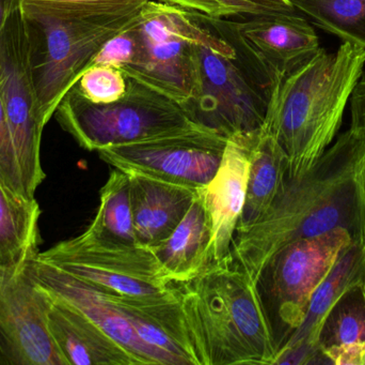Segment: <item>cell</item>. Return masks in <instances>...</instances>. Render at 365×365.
I'll return each instance as SVG.
<instances>
[{"instance_id":"cell-3","label":"cell","mask_w":365,"mask_h":365,"mask_svg":"<svg viewBox=\"0 0 365 365\" xmlns=\"http://www.w3.org/2000/svg\"><path fill=\"white\" fill-rule=\"evenodd\" d=\"M189 13L197 25L195 81L182 109L193 124L227 139L257 132L265 121L274 77L240 36L237 21Z\"/></svg>"},{"instance_id":"cell-34","label":"cell","mask_w":365,"mask_h":365,"mask_svg":"<svg viewBox=\"0 0 365 365\" xmlns=\"http://www.w3.org/2000/svg\"><path fill=\"white\" fill-rule=\"evenodd\" d=\"M364 184H365V175H364Z\"/></svg>"},{"instance_id":"cell-15","label":"cell","mask_w":365,"mask_h":365,"mask_svg":"<svg viewBox=\"0 0 365 365\" xmlns=\"http://www.w3.org/2000/svg\"><path fill=\"white\" fill-rule=\"evenodd\" d=\"M365 285V242L351 241L321 283L300 327L277 355L274 364H328L317 347L324 317L345 291Z\"/></svg>"},{"instance_id":"cell-10","label":"cell","mask_w":365,"mask_h":365,"mask_svg":"<svg viewBox=\"0 0 365 365\" xmlns=\"http://www.w3.org/2000/svg\"><path fill=\"white\" fill-rule=\"evenodd\" d=\"M227 139L202 126L98 149L101 160L128 175L201 189L218 171Z\"/></svg>"},{"instance_id":"cell-5","label":"cell","mask_w":365,"mask_h":365,"mask_svg":"<svg viewBox=\"0 0 365 365\" xmlns=\"http://www.w3.org/2000/svg\"><path fill=\"white\" fill-rule=\"evenodd\" d=\"M141 8L79 13L21 6L36 107L45 126L103 45L133 23Z\"/></svg>"},{"instance_id":"cell-27","label":"cell","mask_w":365,"mask_h":365,"mask_svg":"<svg viewBox=\"0 0 365 365\" xmlns=\"http://www.w3.org/2000/svg\"><path fill=\"white\" fill-rule=\"evenodd\" d=\"M148 0H19L23 6L79 13H105L143 6Z\"/></svg>"},{"instance_id":"cell-2","label":"cell","mask_w":365,"mask_h":365,"mask_svg":"<svg viewBox=\"0 0 365 365\" xmlns=\"http://www.w3.org/2000/svg\"><path fill=\"white\" fill-rule=\"evenodd\" d=\"M364 64V47L343 42L334 53L319 49L274 84L262 129L284 150L289 178L308 173L334 141Z\"/></svg>"},{"instance_id":"cell-7","label":"cell","mask_w":365,"mask_h":365,"mask_svg":"<svg viewBox=\"0 0 365 365\" xmlns=\"http://www.w3.org/2000/svg\"><path fill=\"white\" fill-rule=\"evenodd\" d=\"M343 229L287 244L269 259L257 289L274 334L277 355L300 327L317 287L351 244Z\"/></svg>"},{"instance_id":"cell-33","label":"cell","mask_w":365,"mask_h":365,"mask_svg":"<svg viewBox=\"0 0 365 365\" xmlns=\"http://www.w3.org/2000/svg\"><path fill=\"white\" fill-rule=\"evenodd\" d=\"M21 6L19 0H0V32L8 19L9 15Z\"/></svg>"},{"instance_id":"cell-30","label":"cell","mask_w":365,"mask_h":365,"mask_svg":"<svg viewBox=\"0 0 365 365\" xmlns=\"http://www.w3.org/2000/svg\"><path fill=\"white\" fill-rule=\"evenodd\" d=\"M328 364L365 365V342L349 343L323 351Z\"/></svg>"},{"instance_id":"cell-29","label":"cell","mask_w":365,"mask_h":365,"mask_svg":"<svg viewBox=\"0 0 365 365\" xmlns=\"http://www.w3.org/2000/svg\"><path fill=\"white\" fill-rule=\"evenodd\" d=\"M221 17L248 15L250 17L298 12L289 0H214Z\"/></svg>"},{"instance_id":"cell-19","label":"cell","mask_w":365,"mask_h":365,"mask_svg":"<svg viewBox=\"0 0 365 365\" xmlns=\"http://www.w3.org/2000/svg\"><path fill=\"white\" fill-rule=\"evenodd\" d=\"M212 222L201 189L177 229L152 249L171 282H188L203 272L210 261Z\"/></svg>"},{"instance_id":"cell-22","label":"cell","mask_w":365,"mask_h":365,"mask_svg":"<svg viewBox=\"0 0 365 365\" xmlns=\"http://www.w3.org/2000/svg\"><path fill=\"white\" fill-rule=\"evenodd\" d=\"M298 12L343 42L365 49V0H289Z\"/></svg>"},{"instance_id":"cell-1","label":"cell","mask_w":365,"mask_h":365,"mask_svg":"<svg viewBox=\"0 0 365 365\" xmlns=\"http://www.w3.org/2000/svg\"><path fill=\"white\" fill-rule=\"evenodd\" d=\"M365 134L347 130L304 175H287L267 211L236 234L233 263L257 284L266 264L281 249L302 238L334 229L365 242Z\"/></svg>"},{"instance_id":"cell-21","label":"cell","mask_w":365,"mask_h":365,"mask_svg":"<svg viewBox=\"0 0 365 365\" xmlns=\"http://www.w3.org/2000/svg\"><path fill=\"white\" fill-rule=\"evenodd\" d=\"M40 216L36 199L15 194L0 182V267L21 270L36 259Z\"/></svg>"},{"instance_id":"cell-25","label":"cell","mask_w":365,"mask_h":365,"mask_svg":"<svg viewBox=\"0 0 365 365\" xmlns=\"http://www.w3.org/2000/svg\"><path fill=\"white\" fill-rule=\"evenodd\" d=\"M74 86L91 102L110 103L125 94L128 76L115 66H94L87 69Z\"/></svg>"},{"instance_id":"cell-13","label":"cell","mask_w":365,"mask_h":365,"mask_svg":"<svg viewBox=\"0 0 365 365\" xmlns=\"http://www.w3.org/2000/svg\"><path fill=\"white\" fill-rule=\"evenodd\" d=\"M30 272L40 289L83 313L119 343L139 364L173 365L168 358L148 346L137 336L107 291L64 274L36 257L30 261Z\"/></svg>"},{"instance_id":"cell-18","label":"cell","mask_w":365,"mask_h":365,"mask_svg":"<svg viewBox=\"0 0 365 365\" xmlns=\"http://www.w3.org/2000/svg\"><path fill=\"white\" fill-rule=\"evenodd\" d=\"M137 244L154 249L173 233L186 216L199 189L128 175Z\"/></svg>"},{"instance_id":"cell-14","label":"cell","mask_w":365,"mask_h":365,"mask_svg":"<svg viewBox=\"0 0 365 365\" xmlns=\"http://www.w3.org/2000/svg\"><path fill=\"white\" fill-rule=\"evenodd\" d=\"M255 133L227 139L218 171L201 188L212 222L210 261L216 265L233 263L232 246L246 199L250 143Z\"/></svg>"},{"instance_id":"cell-12","label":"cell","mask_w":365,"mask_h":365,"mask_svg":"<svg viewBox=\"0 0 365 365\" xmlns=\"http://www.w3.org/2000/svg\"><path fill=\"white\" fill-rule=\"evenodd\" d=\"M47 295L30 272L0 267V362L68 365L49 334Z\"/></svg>"},{"instance_id":"cell-26","label":"cell","mask_w":365,"mask_h":365,"mask_svg":"<svg viewBox=\"0 0 365 365\" xmlns=\"http://www.w3.org/2000/svg\"><path fill=\"white\" fill-rule=\"evenodd\" d=\"M137 19L138 16L128 27L103 45L92 60L89 68L94 66H109L124 70L136 61L140 51V34Z\"/></svg>"},{"instance_id":"cell-4","label":"cell","mask_w":365,"mask_h":365,"mask_svg":"<svg viewBox=\"0 0 365 365\" xmlns=\"http://www.w3.org/2000/svg\"><path fill=\"white\" fill-rule=\"evenodd\" d=\"M175 289L197 365L274 364L278 351L257 285L235 264H210Z\"/></svg>"},{"instance_id":"cell-9","label":"cell","mask_w":365,"mask_h":365,"mask_svg":"<svg viewBox=\"0 0 365 365\" xmlns=\"http://www.w3.org/2000/svg\"><path fill=\"white\" fill-rule=\"evenodd\" d=\"M140 51L124 69L133 77L184 104L193 89L197 25L186 9L148 0L138 19Z\"/></svg>"},{"instance_id":"cell-8","label":"cell","mask_w":365,"mask_h":365,"mask_svg":"<svg viewBox=\"0 0 365 365\" xmlns=\"http://www.w3.org/2000/svg\"><path fill=\"white\" fill-rule=\"evenodd\" d=\"M36 259L92 286L126 297H158L173 287L151 249L100 235L88 227L77 237L38 253Z\"/></svg>"},{"instance_id":"cell-23","label":"cell","mask_w":365,"mask_h":365,"mask_svg":"<svg viewBox=\"0 0 365 365\" xmlns=\"http://www.w3.org/2000/svg\"><path fill=\"white\" fill-rule=\"evenodd\" d=\"M100 194V207L88 229L119 241L137 244L130 176L113 169Z\"/></svg>"},{"instance_id":"cell-32","label":"cell","mask_w":365,"mask_h":365,"mask_svg":"<svg viewBox=\"0 0 365 365\" xmlns=\"http://www.w3.org/2000/svg\"><path fill=\"white\" fill-rule=\"evenodd\" d=\"M160 1L189 11H199L210 16L221 17L220 8L214 0H160Z\"/></svg>"},{"instance_id":"cell-11","label":"cell","mask_w":365,"mask_h":365,"mask_svg":"<svg viewBox=\"0 0 365 365\" xmlns=\"http://www.w3.org/2000/svg\"><path fill=\"white\" fill-rule=\"evenodd\" d=\"M0 100L26 196L34 199L36 189L45 178L41 164V139L45 124L36 107L21 6L9 15L0 32Z\"/></svg>"},{"instance_id":"cell-16","label":"cell","mask_w":365,"mask_h":365,"mask_svg":"<svg viewBox=\"0 0 365 365\" xmlns=\"http://www.w3.org/2000/svg\"><path fill=\"white\" fill-rule=\"evenodd\" d=\"M237 27L276 83L321 49L314 28L298 12L250 17Z\"/></svg>"},{"instance_id":"cell-20","label":"cell","mask_w":365,"mask_h":365,"mask_svg":"<svg viewBox=\"0 0 365 365\" xmlns=\"http://www.w3.org/2000/svg\"><path fill=\"white\" fill-rule=\"evenodd\" d=\"M287 169L289 161L280 144L259 129L251 139L246 199L236 234L244 233L265 214L281 190Z\"/></svg>"},{"instance_id":"cell-17","label":"cell","mask_w":365,"mask_h":365,"mask_svg":"<svg viewBox=\"0 0 365 365\" xmlns=\"http://www.w3.org/2000/svg\"><path fill=\"white\" fill-rule=\"evenodd\" d=\"M46 295L47 328L66 364L139 365L128 351L83 313L48 293Z\"/></svg>"},{"instance_id":"cell-35","label":"cell","mask_w":365,"mask_h":365,"mask_svg":"<svg viewBox=\"0 0 365 365\" xmlns=\"http://www.w3.org/2000/svg\"><path fill=\"white\" fill-rule=\"evenodd\" d=\"M0 364H1V362H0Z\"/></svg>"},{"instance_id":"cell-6","label":"cell","mask_w":365,"mask_h":365,"mask_svg":"<svg viewBox=\"0 0 365 365\" xmlns=\"http://www.w3.org/2000/svg\"><path fill=\"white\" fill-rule=\"evenodd\" d=\"M55 113L63 130L89 151L200 126L177 101L130 76L125 94L110 103L91 102L73 86Z\"/></svg>"},{"instance_id":"cell-31","label":"cell","mask_w":365,"mask_h":365,"mask_svg":"<svg viewBox=\"0 0 365 365\" xmlns=\"http://www.w3.org/2000/svg\"><path fill=\"white\" fill-rule=\"evenodd\" d=\"M351 130L365 134V72L358 79L351 99Z\"/></svg>"},{"instance_id":"cell-24","label":"cell","mask_w":365,"mask_h":365,"mask_svg":"<svg viewBox=\"0 0 365 365\" xmlns=\"http://www.w3.org/2000/svg\"><path fill=\"white\" fill-rule=\"evenodd\" d=\"M365 342V285L345 291L322 321L317 347L323 353L330 347Z\"/></svg>"},{"instance_id":"cell-28","label":"cell","mask_w":365,"mask_h":365,"mask_svg":"<svg viewBox=\"0 0 365 365\" xmlns=\"http://www.w3.org/2000/svg\"><path fill=\"white\" fill-rule=\"evenodd\" d=\"M0 182L15 194L27 197L1 100H0Z\"/></svg>"}]
</instances>
